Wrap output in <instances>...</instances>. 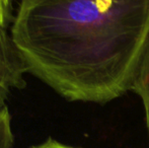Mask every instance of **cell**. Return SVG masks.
Listing matches in <instances>:
<instances>
[{
  "instance_id": "cell-5",
  "label": "cell",
  "mask_w": 149,
  "mask_h": 148,
  "mask_svg": "<svg viewBox=\"0 0 149 148\" xmlns=\"http://www.w3.org/2000/svg\"><path fill=\"white\" fill-rule=\"evenodd\" d=\"M30 148H77V147H73V146H70V145L63 144V143L59 142V141L49 137L46 141L40 143V144L33 145V146H31Z\"/></svg>"
},
{
  "instance_id": "cell-3",
  "label": "cell",
  "mask_w": 149,
  "mask_h": 148,
  "mask_svg": "<svg viewBox=\"0 0 149 148\" xmlns=\"http://www.w3.org/2000/svg\"><path fill=\"white\" fill-rule=\"evenodd\" d=\"M131 91L139 95L145 112V121L149 136V37L144 48Z\"/></svg>"
},
{
  "instance_id": "cell-1",
  "label": "cell",
  "mask_w": 149,
  "mask_h": 148,
  "mask_svg": "<svg viewBox=\"0 0 149 148\" xmlns=\"http://www.w3.org/2000/svg\"><path fill=\"white\" fill-rule=\"evenodd\" d=\"M10 34L28 69L68 101L131 90L149 37V0H22Z\"/></svg>"
},
{
  "instance_id": "cell-4",
  "label": "cell",
  "mask_w": 149,
  "mask_h": 148,
  "mask_svg": "<svg viewBox=\"0 0 149 148\" xmlns=\"http://www.w3.org/2000/svg\"><path fill=\"white\" fill-rule=\"evenodd\" d=\"M15 20L13 2L10 0H0V28L8 31Z\"/></svg>"
},
{
  "instance_id": "cell-2",
  "label": "cell",
  "mask_w": 149,
  "mask_h": 148,
  "mask_svg": "<svg viewBox=\"0 0 149 148\" xmlns=\"http://www.w3.org/2000/svg\"><path fill=\"white\" fill-rule=\"evenodd\" d=\"M28 69L8 31L0 28V110L6 107L12 89L26 87L24 75Z\"/></svg>"
}]
</instances>
